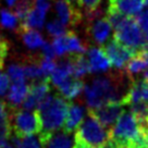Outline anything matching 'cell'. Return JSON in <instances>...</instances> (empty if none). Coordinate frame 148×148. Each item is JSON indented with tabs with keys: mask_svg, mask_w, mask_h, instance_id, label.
I'll return each instance as SVG.
<instances>
[{
	"mask_svg": "<svg viewBox=\"0 0 148 148\" xmlns=\"http://www.w3.org/2000/svg\"><path fill=\"white\" fill-rule=\"evenodd\" d=\"M11 109L8 103L0 100V147L7 143L12 132L11 126Z\"/></svg>",
	"mask_w": 148,
	"mask_h": 148,
	"instance_id": "obj_16",
	"label": "cell"
},
{
	"mask_svg": "<svg viewBox=\"0 0 148 148\" xmlns=\"http://www.w3.org/2000/svg\"><path fill=\"white\" fill-rule=\"evenodd\" d=\"M29 86L25 82H15L10 86L8 92V102L11 108H18V105L23 103L27 96Z\"/></svg>",
	"mask_w": 148,
	"mask_h": 148,
	"instance_id": "obj_18",
	"label": "cell"
},
{
	"mask_svg": "<svg viewBox=\"0 0 148 148\" xmlns=\"http://www.w3.org/2000/svg\"><path fill=\"white\" fill-rule=\"evenodd\" d=\"M36 8L42 10L45 12H48L50 9V3L46 1V0H42V1H36Z\"/></svg>",
	"mask_w": 148,
	"mask_h": 148,
	"instance_id": "obj_37",
	"label": "cell"
},
{
	"mask_svg": "<svg viewBox=\"0 0 148 148\" xmlns=\"http://www.w3.org/2000/svg\"><path fill=\"white\" fill-rule=\"evenodd\" d=\"M87 112L95 116L105 127L111 129L124 111L122 102H110L96 109L88 108Z\"/></svg>",
	"mask_w": 148,
	"mask_h": 148,
	"instance_id": "obj_9",
	"label": "cell"
},
{
	"mask_svg": "<svg viewBox=\"0 0 148 148\" xmlns=\"http://www.w3.org/2000/svg\"><path fill=\"white\" fill-rule=\"evenodd\" d=\"M131 112L138 121L139 124H143L144 122L148 120V101H142L132 105Z\"/></svg>",
	"mask_w": 148,
	"mask_h": 148,
	"instance_id": "obj_28",
	"label": "cell"
},
{
	"mask_svg": "<svg viewBox=\"0 0 148 148\" xmlns=\"http://www.w3.org/2000/svg\"><path fill=\"white\" fill-rule=\"evenodd\" d=\"M88 62L92 72H102L111 68V63L102 48H90L88 51Z\"/></svg>",
	"mask_w": 148,
	"mask_h": 148,
	"instance_id": "obj_15",
	"label": "cell"
},
{
	"mask_svg": "<svg viewBox=\"0 0 148 148\" xmlns=\"http://www.w3.org/2000/svg\"><path fill=\"white\" fill-rule=\"evenodd\" d=\"M69 108L70 101L62 96L48 95L37 108L42 121V132L53 134L63 129Z\"/></svg>",
	"mask_w": 148,
	"mask_h": 148,
	"instance_id": "obj_2",
	"label": "cell"
},
{
	"mask_svg": "<svg viewBox=\"0 0 148 148\" xmlns=\"http://www.w3.org/2000/svg\"><path fill=\"white\" fill-rule=\"evenodd\" d=\"M47 32L55 37L63 36L66 33V27L60 20H53L47 24Z\"/></svg>",
	"mask_w": 148,
	"mask_h": 148,
	"instance_id": "obj_30",
	"label": "cell"
},
{
	"mask_svg": "<svg viewBox=\"0 0 148 148\" xmlns=\"http://www.w3.org/2000/svg\"><path fill=\"white\" fill-rule=\"evenodd\" d=\"M57 88L59 89L62 97L65 98L66 100H70L79 96L81 92L85 88V84L82 79H76L73 76L71 79H66Z\"/></svg>",
	"mask_w": 148,
	"mask_h": 148,
	"instance_id": "obj_17",
	"label": "cell"
},
{
	"mask_svg": "<svg viewBox=\"0 0 148 148\" xmlns=\"http://www.w3.org/2000/svg\"><path fill=\"white\" fill-rule=\"evenodd\" d=\"M11 126L14 134L23 138L25 136L39 134L42 131V121L37 110H21L11 108Z\"/></svg>",
	"mask_w": 148,
	"mask_h": 148,
	"instance_id": "obj_4",
	"label": "cell"
},
{
	"mask_svg": "<svg viewBox=\"0 0 148 148\" xmlns=\"http://www.w3.org/2000/svg\"><path fill=\"white\" fill-rule=\"evenodd\" d=\"M35 7H36L35 0H18V2L14 5L12 12L16 15V18L20 20L21 23L26 18L29 12L33 9H35Z\"/></svg>",
	"mask_w": 148,
	"mask_h": 148,
	"instance_id": "obj_24",
	"label": "cell"
},
{
	"mask_svg": "<svg viewBox=\"0 0 148 148\" xmlns=\"http://www.w3.org/2000/svg\"><path fill=\"white\" fill-rule=\"evenodd\" d=\"M114 39L137 52L148 48L147 38L136 18L127 16L125 18L124 22L114 29Z\"/></svg>",
	"mask_w": 148,
	"mask_h": 148,
	"instance_id": "obj_5",
	"label": "cell"
},
{
	"mask_svg": "<svg viewBox=\"0 0 148 148\" xmlns=\"http://www.w3.org/2000/svg\"><path fill=\"white\" fill-rule=\"evenodd\" d=\"M145 0H110L107 12H116L125 16L136 18L143 12Z\"/></svg>",
	"mask_w": 148,
	"mask_h": 148,
	"instance_id": "obj_11",
	"label": "cell"
},
{
	"mask_svg": "<svg viewBox=\"0 0 148 148\" xmlns=\"http://www.w3.org/2000/svg\"><path fill=\"white\" fill-rule=\"evenodd\" d=\"M147 68H148V63L137 53L136 57H134L133 59H131L127 62V64L125 65L124 72L133 79V75L134 74L139 73V72H142L144 70H146Z\"/></svg>",
	"mask_w": 148,
	"mask_h": 148,
	"instance_id": "obj_26",
	"label": "cell"
},
{
	"mask_svg": "<svg viewBox=\"0 0 148 148\" xmlns=\"http://www.w3.org/2000/svg\"><path fill=\"white\" fill-rule=\"evenodd\" d=\"M51 89L50 76L40 79L38 82L32 83L29 85V90L25 100L23 102V107L25 110H37L38 106L44 101V99L49 95Z\"/></svg>",
	"mask_w": 148,
	"mask_h": 148,
	"instance_id": "obj_8",
	"label": "cell"
},
{
	"mask_svg": "<svg viewBox=\"0 0 148 148\" xmlns=\"http://www.w3.org/2000/svg\"><path fill=\"white\" fill-rule=\"evenodd\" d=\"M46 13L45 11L38 9L35 7V9H33L29 14H28L26 18L23 22L20 23L18 31L20 29H35V28H42L45 22V18H46Z\"/></svg>",
	"mask_w": 148,
	"mask_h": 148,
	"instance_id": "obj_19",
	"label": "cell"
},
{
	"mask_svg": "<svg viewBox=\"0 0 148 148\" xmlns=\"http://www.w3.org/2000/svg\"><path fill=\"white\" fill-rule=\"evenodd\" d=\"M142 101H148V83L144 79H133L122 103L123 106H132Z\"/></svg>",
	"mask_w": 148,
	"mask_h": 148,
	"instance_id": "obj_12",
	"label": "cell"
},
{
	"mask_svg": "<svg viewBox=\"0 0 148 148\" xmlns=\"http://www.w3.org/2000/svg\"><path fill=\"white\" fill-rule=\"evenodd\" d=\"M126 79L132 77L125 72H113L96 77L92 85H86L84 94L88 108L96 109L110 102H122L132 83H126Z\"/></svg>",
	"mask_w": 148,
	"mask_h": 148,
	"instance_id": "obj_1",
	"label": "cell"
},
{
	"mask_svg": "<svg viewBox=\"0 0 148 148\" xmlns=\"http://www.w3.org/2000/svg\"><path fill=\"white\" fill-rule=\"evenodd\" d=\"M73 140L70 134L62 132H56L45 145V148H73Z\"/></svg>",
	"mask_w": 148,
	"mask_h": 148,
	"instance_id": "obj_23",
	"label": "cell"
},
{
	"mask_svg": "<svg viewBox=\"0 0 148 148\" xmlns=\"http://www.w3.org/2000/svg\"><path fill=\"white\" fill-rule=\"evenodd\" d=\"M102 50L105 51V53L108 57L111 66L116 68V70H124L127 62L138 53L137 51L122 45L114 38L109 40L106 45H103Z\"/></svg>",
	"mask_w": 148,
	"mask_h": 148,
	"instance_id": "obj_7",
	"label": "cell"
},
{
	"mask_svg": "<svg viewBox=\"0 0 148 148\" xmlns=\"http://www.w3.org/2000/svg\"><path fill=\"white\" fill-rule=\"evenodd\" d=\"M71 77H73V66L70 60V57H66L59 61V63H57V68L50 75V79L51 83L56 87H58L59 85Z\"/></svg>",
	"mask_w": 148,
	"mask_h": 148,
	"instance_id": "obj_14",
	"label": "cell"
},
{
	"mask_svg": "<svg viewBox=\"0 0 148 148\" xmlns=\"http://www.w3.org/2000/svg\"><path fill=\"white\" fill-rule=\"evenodd\" d=\"M140 126H142V129L144 130V132H145L146 135L148 136V120L146 121V122H144L143 124H140Z\"/></svg>",
	"mask_w": 148,
	"mask_h": 148,
	"instance_id": "obj_38",
	"label": "cell"
},
{
	"mask_svg": "<svg viewBox=\"0 0 148 148\" xmlns=\"http://www.w3.org/2000/svg\"><path fill=\"white\" fill-rule=\"evenodd\" d=\"M8 51H9V42L3 36H0V69L3 68Z\"/></svg>",
	"mask_w": 148,
	"mask_h": 148,
	"instance_id": "obj_34",
	"label": "cell"
},
{
	"mask_svg": "<svg viewBox=\"0 0 148 148\" xmlns=\"http://www.w3.org/2000/svg\"><path fill=\"white\" fill-rule=\"evenodd\" d=\"M42 56L45 57V58H48V59H52L53 60V58L56 57V51H55V48L53 46L49 44V42H45L42 47Z\"/></svg>",
	"mask_w": 148,
	"mask_h": 148,
	"instance_id": "obj_35",
	"label": "cell"
},
{
	"mask_svg": "<svg viewBox=\"0 0 148 148\" xmlns=\"http://www.w3.org/2000/svg\"><path fill=\"white\" fill-rule=\"evenodd\" d=\"M10 79L8 75H5L3 73H0V96L3 95L7 89L9 87Z\"/></svg>",
	"mask_w": 148,
	"mask_h": 148,
	"instance_id": "obj_36",
	"label": "cell"
},
{
	"mask_svg": "<svg viewBox=\"0 0 148 148\" xmlns=\"http://www.w3.org/2000/svg\"><path fill=\"white\" fill-rule=\"evenodd\" d=\"M8 76L9 79L15 83V82H24L25 79V71H24L23 64L13 63L9 66L8 69Z\"/></svg>",
	"mask_w": 148,
	"mask_h": 148,
	"instance_id": "obj_29",
	"label": "cell"
},
{
	"mask_svg": "<svg viewBox=\"0 0 148 148\" xmlns=\"http://www.w3.org/2000/svg\"><path fill=\"white\" fill-rule=\"evenodd\" d=\"M18 33L22 36L24 44L29 48V49H37V48H42V45L45 44L42 39V35L39 32H37L36 29H20Z\"/></svg>",
	"mask_w": 148,
	"mask_h": 148,
	"instance_id": "obj_22",
	"label": "cell"
},
{
	"mask_svg": "<svg viewBox=\"0 0 148 148\" xmlns=\"http://www.w3.org/2000/svg\"><path fill=\"white\" fill-rule=\"evenodd\" d=\"M64 39V47L65 51L71 55H79L86 51V45H84L82 40L76 36V34L73 31H68L63 35Z\"/></svg>",
	"mask_w": 148,
	"mask_h": 148,
	"instance_id": "obj_20",
	"label": "cell"
},
{
	"mask_svg": "<svg viewBox=\"0 0 148 148\" xmlns=\"http://www.w3.org/2000/svg\"><path fill=\"white\" fill-rule=\"evenodd\" d=\"M57 68V63L52 59H48V58H45L42 56V60H40V69L42 71V74L45 77H48L50 76L52 72L56 70Z\"/></svg>",
	"mask_w": 148,
	"mask_h": 148,
	"instance_id": "obj_32",
	"label": "cell"
},
{
	"mask_svg": "<svg viewBox=\"0 0 148 148\" xmlns=\"http://www.w3.org/2000/svg\"><path fill=\"white\" fill-rule=\"evenodd\" d=\"M9 7H14V5L18 2V0H5Z\"/></svg>",
	"mask_w": 148,
	"mask_h": 148,
	"instance_id": "obj_39",
	"label": "cell"
},
{
	"mask_svg": "<svg viewBox=\"0 0 148 148\" xmlns=\"http://www.w3.org/2000/svg\"><path fill=\"white\" fill-rule=\"evenodd\" d=\"M84 113H85V108L83 105L77 102H70L68 116H66L62 131L68 134H71L72 132L76 131L83 122Z\"/></svg>",
	"mask_w": 148,
	"mask_h": 148,
	"instance_id": "obj_13",
	"label": "cell"
},
{
	"mask_svg": "<svg viewBox=\"0 0 148 148\" xmlns=\"http://www.w3.org/2000/svg\"><path fill=\"white\" fill-rule=\"evenodd\" d=\"M145 3H146V5H148V0H145Z\"/></svg>",
	"mask_w": 148,
	"mask_h": 148,
	"instance_id": "obj_41",
	"label": "cell"
},
{
	"mask_svg": "<svg viewBox=\"0 0 148 148\" xmlns=\"http://www.w3.org/2000/svg\"><path fill=\"white\" fill-rule=\"evenodd\" d=\"M86 16V34L99 45L105 44L110 35L112 26L107 16H102L101 12L85 14Z\"/></svg>",
	"mask_w": 148,
	"mask_h": 148,
	"instance_id": "obj_6",
	"label": "cell"
},
{
	"mask_svg": "<svg viewBox=\"0 0 148 148\" xmlns=\"http://www.w3.org/2000/svg\"><path fill=\"white\" fill-rule=\"evenodd\" d=\"M12 143L15 148H45L39 136H35V135L25 136L23 138L15 135L12 137Z\"/></svg>",
	"mask_w": 148,
	"mask_h": 148,
	"instance_id": "obj_25",
	"label": "cell"
},
{
	"mask_svg": "<svg viewBox=\"0 0 148 148\" xmlns=\"http://www.w3.org/2000/svg\"><path fill=\"white\" fill-rule=\"evenodd\" d=\"M70 60L72 62L73 66V76L76 79H79L86 74L90 73V65L88 60L84 57V55H70Z\"/></svg>",
	"mask_w": 148,
	"mask_h": 148,
	"instance_id": "obj_21",
	"label": "cell"
},
{
	"mask_svg": "<svg viewBox=\"0 0 148 148\" xmlns=\"http://www.w3.org/2000/svg\"><path fill=\"white\" fill-rule=\"evenodd\" d=\"M36 1H42V0H36Z\"/></svg>",
	"mask_w": 148,
	"mask_h": 148,
	"instance_id": "obj_42",
	"label": "cell"
},
{
	"mask_svg": "<svg viewBox=\"0 0 148 148\" xmlns=\"http://www.w3.org/2000/svg\"><path fill=\"white\" fill-rule=\"evenodd\" d=\"M143 79L145 81V82H147V83H148V69L145 70V72H144V74H143Z\"/></svg>",
	"mask_w": 148,
	"mask_h": 148,
	"instance_id": "obj_40",
	"label": "cell"
},
{
	"mask_svg": "<svg viewBox=\"0 0 148 148\" xmlns=\"http://www.w3.org/2000/svg\"><path fill=\"white\" fill-rule=\"evenodd\" d=\"M18 20L16 15L7 9H0V24L1 26L10 29H16L20 25H18Z\"/></svg>",
	"mask_w": 148,
	"mask_h": 148,
	"instance_id": "obj_27",
	"label": "cell"
},
{
	"mask_svg": "<svg viewBox=\"0 0 148 148\" xmlns=\"http://www.w3.org/2000/svg\"><path fill=\"white\" fill-rule=\"evenodd\" d=\"M108 140L109 130L87 112V118L75 131L73 148H102Z\"/></svg>",
	"mask_w": 148,
	"mask_h": 148,
	"instance_id": "obj_3",
	"label": "cell"
},
{
	"mask_svg": "<svg viewBox=\"0 0 148 148\" xmlns=\"http://www.w3.org/2000/svg\"><path fill=\"white\" fill-rule=\"evenodd\" d=\"M55 9L60 21L65 26H76L83 20V14L70 0H56Z\"/></svg>",
	"mask_w": 148,
	"mask_h": 148,
	"instance_id": "obj_10",
	"label": "cell"
},
{
	"mask_svg": "<svg viewBox=\"0 0 148 148\" xmlns=\"http://www.w3.org/2000/svg\"><path fill=\"white\" fill-rule=\"evenodd\" d=\"M136 21L139 24L140 28L143 29V32L145 34L146 38H147V42H148V8L146 10H144L142 13H139L136 16Z\"/></svg>",
	"mask_w": 148,
	"mask_h": 148,
	"instance_id": "obj_33",
	"label": "cell"
},
{
	"mask_svg": "<svg viewBox=\"0 0 148 148\" xmlns=\"http://www.w3.org/2000/svg\"><path fill=\"white\" fill-rule=\"evenodd\" d=\"M101 0H77L79 8L85 11V14L94 13L99 11Z\"/></svg>",
	"mask_w": 148,
	"mask_h": 148,
	"instance_id": "obj_31",
	"label": "cell"
}]
</instances>
